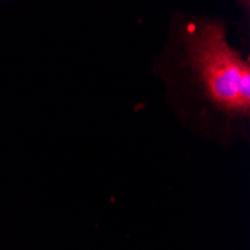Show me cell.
Returning <instances> with one entry per match:
<instances>
[{
  "label": "cell",
  "mask_w": 250,
  "mask_h": 250,
  "mask_svg": "<svg viewBox=\"0 0 250 250\" xmlns=\"http://www.w3.org/2000/svg\"><path fill=\"white\" fill-rule=\"evenodd\" d=\"M190 63L207 98L228 114L250 111V67L226 42L217 24L199 29L189 47Z\"/></svg>",
  "instance_id": "cell-1"
}]
</instances>
